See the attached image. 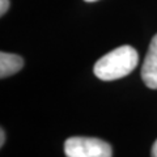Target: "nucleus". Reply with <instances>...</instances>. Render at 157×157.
I'll return each mask as SVG.
<instances>
[{
  "instance_id": "0eeeda50",
  "label": "nucleus",
  "mask_w": 157,
  "mask_h": 157,
  "mask_svg": "<svg viewBox=\"0 0 157 157\" xmlns=\"http://www.w3.org/2000/svg\"><path fill=\"white\" fill-rule=\"evenodd\" d=\"M151 155H152V157H157V140L155 141L153 147H152V152H151Z\"/></svg>"
},
{
  "instance_id": "20e7f679",
  "label": "nucleus",
  "mask_w": 157,
  "mask_h": 157,
  "mask_svg": "<svg viewBox=\"0 0 157 157\" xmlns=\"http://www.w3.org/2000/svg\"><path fill=\"white\" fill-rule=\"evenodd\" d=\"M22 67H24V59L20 55L4 52V51L0 52V77L2 78L14 75Z\"/></svg>"
},
{
  "instance_id": "6e6552de",
  "label": "nucleus",
  "mask_w": 157,
  "mask_h": 157,
  "mask_svg": "<svg viewBox=\"0 0 157 157\" xmlns=\"http://www.w3.org/2000/svg\"><path fill=\"white\" fill-rule=\"evenodd\" d=\"M85 2H88V3H93V2H97V0H85Z\"/></svg>"
},
{
  "instance_id": "7ed1b4c3",
  "label": "nucleus",
  "mask_w": 157,
  "mask_h": 157,
  "mask_svg": "<svg viewBox=\"0 0 157 157\" xmlns=\"http://www.w3.org/2000/svg\"><path fill=\"white\" fill-rule=\"evenodd\" d=\"M141 78L151 89H157V34L152 38L141 66Z\"/></svg>"
},
{
  "instance_id": "f03ea898",
  "label": "nucleus",
  "mask_w": 157,
  "mask_h": 157,
  "mask_svg": "<svg viewBox=\"0 0 157 157\" xmlns=\"http://www.w3.org/2000/svg\"><path fill=\"white\" fill-rule=\"evenodd\" d=\"M66 157H113L110 144L97 137L72 136L64 143Z\"/></svg>"
},
{
  "instance_id": "423d86ee",
  "label": "nucleus",
  "mask_w": 157,
  "mask_h": 157,
  "mask_svg": "<svg viewBox=\"0 0 157 157\" xmlns=\"http://www.w3.org/2000/svg\"><path fill=\"white\" fill-rule=\"evenodd\" d=\"M4 143H6V131L2 128L0 130V147H3Z\"/></svg>"
},
{
  "instance_id": "39448f33",
  "label": "nucleus",
  "mask_w": 157,
  "mask_h": 157,
  "mask_svg": "<svg viewBox=\"0 0 157 157\" xmlns=\"http://www.w3.org/2000/svg\"><path fill=\"white\" fill-rule=\"evenodd\" d=\"M9 8V0H0V16H4Z\"/></svg>"
},
{
  "instance_id": "f257e3e1",
  "label": "nucleus",
  "mask_w": 157,
  "mask_h": 157,
  "mask_svg": "<svg viewBox=\"0 0 157 157\" xmlns=\"http://www.w3.org/2000/svg\"><path fill=\"white\" fill-rule=\"evenodd\" d=\"M139 55L134 47L128 45L114 48L100 58L93 68L94 75L104 81H113L127 76L136 68Z\"/></svg>"
}]
</instances>
